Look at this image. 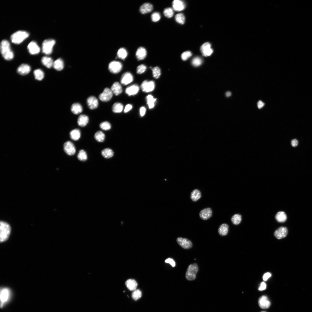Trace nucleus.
<instances>
[{"mask_svg": "<svg viewBox=\"0 0 312 312\" xmlns=\"http://www.w3.org/2000/svg\"><path fill=\"white\" fill-rule=\"evenodd\" d=\"M146 109L144 107H142L140 109V112L141 116H143L145 114Z\"/></svg>", "mask_w": 312, "mask_h": 312, "instance_id": "nucleus-53", "label": "nucleus"}, {"mask_svg": "<svg viewBox=\"0 0 312 312\" xmlns=\"http://www.w3.org/2000/svg\"><path fill=\"white\" fill-rule=\"evenodd\" d=\"M42 64L48 68H50L53 66V62L52 59L47 56H44L41 59Z\"/></svg>", "mask_w": 312, "mask_h": 312, "instance_id": "nucleus-26", "label": "nucleus"}, {"mask_svg": "<svg viewBox=\"0 0 312 312\" xmlns=\"http://www.w3.org/2000/svg\"><path fill=\"white\" fill-rule=\"evenodd\" d=\"M212 211L210 208H207L201 210L199 213L200 217L203 220H207L212 215Z\"/></svg>", "mask_w": 312, "mask_h": 312, "instance_id": "nucleus-19", "label": "nucleus"}, {"mask_svg": "<svg viewBox=\"0 0 312 312\" xmlns=\"http://www.w3.org/2000/svg\"><path fill=\"white\" fill-rule=\"evenodd\" d=\"M11 296V292L9 289L4 287L0 290V306L3 307L10 300Z\"/></svg>", "mask_w": 312, "mask_h": 312, "instance_id": "nucleus-4", "label": "nucleus"}, {"mask_svg": "<svg viewBox=\"0 0 312 312\" xmlns=\"http://www.w3.org/2000/svg\"><path fill=\"white\" fill-rule=\"evenodd\" d=\"M192 64L195 66H198L200 65L202 62L201 59L199 57H196L194 58L192 61Z\"/></svg>", "mask_w": 312, "mask_h": 312, "instance_id": "nucleus-47", "label": "nucleus"}, {"mask_svg": "<svg viewBox=\"0 0 312 312\" xmlns=\"http://www.w3.org/2000/svg\"><path fill=\"white\" fill-rule=\"evenodd\" d=\"M153 77L156 79L158 78L161 74L160 68L158 66H156L152 68Z\"/></svg>", "mask_w": 312, "mask_h": 312, "instance_id": "nucleus-44", "label": "nucleus"}, {"mask_svg": "<svg viewBox=\"0 0 312 312\" xmlns=\"http://www.w3.org/2000/svg\"><path fill=\"white\" fill-rule=\"evenodd\" d=\"M11 232V228L7 223L3 221L0 222V241L4 242L8 238Z\"/></svg>", "mask_w": 312, "mask_h": 312, "instance_id": "nucleus-2", "label": "nucleus"}, {"mask_svg": "<svg viewBox=\"0 0 312 312\" xmlns=\"http://www.w3.org/2000/svg\"><path fill=\"white\" fill-rule=\"evenodd\" d=\"M287 233L288 230L286 227H281L275 231L274 235L277 239H280L285 237Z\"/></svg>", "mask_w": 312, "mask_h": 312, "instance_id": "nucleus-14", "label": "nucleus"}, {"mask_svg": "<svg viewBox=\"0 0 312 312\" xmlns=\"http://www.w3.org/2000/svg\"><path fill=\"white\" fill-rule=\"evenodd\" d=\"M153 5L149 3H145L140 7V11L142 14H146L151 12L153 10Z\"/></svg>", "mask_w": 312, "mask_h": 312, "instance_id": "nucleus-23", "label": "nucleus"}, {"mask_svg": "<svg viewBox=\"0 0 312 312\" xmlns=\"http://www.w3.org/2000/svg\"><path fill=\"white\" fill-rule=\"evenodd\" d=\"M275 218L277 221L280 222H285L287 219V215L283 211L278 212L276 215Z\"/></svg>", "mask_w": 312, "mask_h": 312, "instance_id": "nucleus-32", "label": "nucleus"}, {"mask_svg": "<svg viewBox=\"0 0 312 312\" xmlns=\"http://www.w3.org/2000/svg\"><path fill=\"white\" fill-rule=\"evenodd\" d=\"M94 137L96 140L98 142H103L104 141L105 135L103 132L99 131L96 133Z\"/></svg>", "mask_w": 312, "mask_h": 312, "instance_id": "nucleus-37", "label": "nucleus"}, {"mask_svg": "<svg viewBox=\"0 0 312 312\" xmlns=\"http://www.w3.org/2000/svg\"><path fill=\"white\" fill-rule=\"evenodd\" d=\"M123 105L120 103H115L112 106V111L114 113H120L122 110Z\"/></svg>", "mask_w": 312, "mask_h": 312, "instance_id": "nucleus-38", "label": "nucleus"}, {"mask_svg": "<svg viewBox=\"0 0 312 312\" xmlns=\"http://www.w3.org/2000/svg\"><path fill=\"white\" fill-rule=\"evenodd\" d=\"M174 11L170 8H166L164 10L163 14L164 15L168 18L172 17L174 14Z\"/></svg>", "mask_w": 312, "mask_h": 312, "instance_id": "nucleus-43", "label": "nucleus"}, {"mask_svg": "<svg viewBox=\"0 0 312 312\" xmlns=\"http://www.w3.org/2000/svg\"><path fill=\"white\" fill-rule=\"evenodd\" d=\"M146 99L149 109H151L153 108L157 99L154 98L151 95L149 94L146 96Z\"/></svg>", "mask_w": 312, "mask_h": 312, "instance_id": "nucleus-31", "label": "nucleus"}, {"mask_svg": "<svg viewBox=\"0 0 312 312\" xmlns=\"http://www.w3.org/2000/svg\"><path fill=\"white\" fill-rule=\"evenodd\" d=\"M29 36V34L26 31H18L11 35L10 39L13 43L19 44L28 38Z\"/></svg>", "mask_w": 312, "mask_h": 312, "instance_id": "nucleus-3", "label": "nucleus"}, {"mask_svg": "<svg viewBox=\"0 0 312 312\" xmlns=\"http://www.w3.org/2000/svg\"><path fill=\"white\" fill-rule=\"evenodd\" d=\"M198 271V267L196 263L190 265L186 273V278L189 281L194 280L196 277V275Z\"/></svg>", "mask_w": 312, "mask_h": 312, "instance_id": "nucleus-6", "label": "nucleus"}, {"mask_svg": "<svg viewBox=\"0 0 312 312\" xmlns=\"http://www.w3.org/2000/svg\"><path fill=\"white\" fill-rule=\"evenodd\" d=\"M231 93L230 91H227L226 93V95L227 97H229L231 95Z\"/></svg>", "mask_w": 312, "mask_h": 312, "instance_id": "nucleus-58", "label": "nucleus"}, {"mask_svg": "<svg viewBox=\"0 0 312 312\" xmlns=\"http://www.w3.org/2000/svg\"><path fill=\"white\" fill-rule=\"evenodd\" d=\"M241 220V216L238 214H235L231 218L232 222L235 225H238L240 223Z\"/></svg>", "mask_w": 312, "mask_h": 312, "instance_id": "nucleus-41", "label": "nucleus"}, {"mask_svg": "<svg viewBox=\"0 0 312 312\" xmlns=\"http://www.w3.org/2000/svg\"><path fill=\"white\" fill-rule=\"evenodd\" d=\"M77 157L78 159L80 161H85L87 159V153L84 150H81L79 152L77 155Z\"/></svg>", "mask_w": 312, "mask_h": 312, "instance_id": "nucleus-40", "label": "nucleus"}, {"mask_svg": "<svg viewBox=\"0 0 312 312\" xmlns=\"http://www.w3.org/2000/svg\"><path fill=\"white\" fill-rule=\"evenodd\" d=\"M27 49L29 53L31 55L38 53L40 49L36 42L34 41L30 42L27 46Z\"/></svg>", "mask_w": 312, "mask_h": 312, "instance_id": "nucleus-13", "label": "nucleus"}, {"mask_svg": "<svg viewBox=\"0 0 312 312\" xmlns=\"http://www.w3.org/2000/svg\"><path fill=\"white\" fill-rule=\"evenodd\" d=\"M100 128L102 130L107 131L110 129L111 128V125L107 121L101 122L99 125Z\"/></svg>", "mask_w": 312, "mask_h": 312, "instance_id": "nucleus-45", "label": "nucleus"}, {"mask_svg": "<svg viewBox=\"0 0 312 312\" xmlns=\"http://www.w3.org/2000/svg\"><path fill=\"white\" fill-rule=\"evenodd\" d=\"M72 112L74 114H78L83 111L81 105L78 103H75L72 104L71 108Z\"/></svg>", "mask_w": 312, "mask_h": 312, "instance_id": "nucleus-29", "label": "nucleus"}, {"mask_svg": "<svg viewBox=\"0 0 312 312\" xmlns=\"http://www.w3.org/2000/svg\"><path fill=\"white\" fill-rule=\"evenodd\" d=\"M291 144L293 147L297 146L298 144V141L296 139H294L291 141Z\"/></svg>", "mask_w": 312, "mask_h": 312, "instance_id": "nucleus-56", "label": "nucleus"}, {"mask_svg": "<svg viewBox=\"0 0 312 312\" xmlns=\"http://www.w3.org/2000/svg\"><path fill=\"white\" fill-rule=\"evenodd\" d=\"M35 78L38 80L41 81L44 77V73L42 70L40 69H36L34 71Z\"/></svg>", "mask_w": 312, "mask_h": 312, "instance_id": "nucleus-36", "label": "nucleus"}, {"mask_svg": "<svg viewBox=\"0 0 312 312\" xmlns=\"http://www.w3.org/2000/svg\"><path fill=\"white\" fill-rule=\"evenodd\" d=\"M271 276V274L269 272L266 273L263 275V279L265 281H266Z\"/></svg>", "mask_w": 312, "mask_h": 312, "instance_id": "nucleus-52", "label": "nucleus"}, {"mask_svg": "<svg viewBox=\"0 0 312 312\" xmlns=\"http://www.w3.org/2000/svg\"><path fill=\"white\" fill-rule=\"evenodd\" d=\"M122 64L118 61H112L109 65V70L111 73L114 74H117L119 72L122 70Z\"/></svg>", "mask_w": 312, "mask_h": 312, "instance_id": "nucleus-7", "label": "nucleus"}, {"mask_svg": "<svg viewBox=\"0 0 312 312\" xmlns=\"http://www.w3.org/2000/svg\"><path fill=\"white\" fill-rule=\"evenodd\" d=\"M200 50L203 55L205 57L210 55L213 52L211 44L208 42L203 44L201 46Z\"/></svg>", "mask_w": 312, "mask_h": 312, "instance_id": "nucleus-11", "label": "nucleus"}, {"mask_svg": "<svg viewBox=\"0 0 312 312\" xmlns=\"http://www.w3.org/2000/svg\"><path fill=\"white\" fill-rule=\"evenodd\" d=\"M113 94L111 89L106 88L104 89L102 93L99 95V98L102 101L107 102L112 97Z\"/></svg>", "mask_w": 312, "mask_h": 312, "instance_id": "nucleus-9", "label": "nucleus"}, {"mask_svg": "<svg viewBox=\"0 0 312 312\" xmlns=\"http://www.w3.org/2000/svg\"><path fill=\"white\" fill-rule=\"evenodd\" d=\"M101 153L104 157L109 159L113 156L114 153L111 149L109 148H105L102 151Z\"/></svg>", "mask_w": 312, "mask_h": 312, "instance_id": "nucleus-34", "label": "nucleus"}, {"mask_svg": "<svg viewBox=\"0 0 312 312\" xmlns=\"http://www.w3.org/2000/svg\"><path fill=\"white\" fill-rule=\"evenodd\" d=\"M228 230V225L226 224H223L220 226L218 229V232L220 235L225 236L227 234Z\"/></svg>", "mask_w": 312, "mask_h": 312, "instance_id": "nucleus-33", "label": "nucleus"}, {"mask_svg": "<svg viewBox=\"0 0 312 312\" xmlns=\"http://www.w3.org/2000/svg\"><path fill=\"white\" fill-rule=\"evenodd\" d=\"M147 55V51L145 48L142 47H139L137 50L135 55L138 60H141L144 59Z\"/></svg>", "mask_w": 312, "mask_h": 312, "instance_id": "nucleus-22", "label": "nucleus"}, {"mask_svg": "<svg viewBox=\"0 0 312 312\" xmlns=\"http://www.w3.org/2000/svg\"><path fill=\"white\" fill-rule=\"evenodd\" d=\"M87 103L89 107L91 109L96 108L99 104L98 99L93 96L89 97L87 100Z\"/></svg>", "mask_w": 312, "mask_h": 312, "instance_id": "nucleus-17", "label": "nucleus"}, {"mask_svg": "<svg viewBox=\"0 0 312 312\" xmlns=\"http://www.w3.org/2000/svg\"><path fill=\"white\" fill-rule=\"evenodd\" d=\"M31 69V67L29 65L23 64L18 67L17 72L20 75H25L28 74L30 72Z\"/></svg>", "mask_w": 312, "mask_h": 312, "instance_id": "nucleus-18", "label": "nucleus"}, {"mask_svg": "<svg viewBox=\"0 0 312 312\" xmlns=\"http://www.w3.org/2000/svg\"><path fill=\"white\" fill-rule=\"evenodd\" d=\"M132 108V105L129 104L127 105L124 109V112L125 113H127L130 111Z\"/></svg>", "mask_w": 312, "mask_h": 312, "instance_id": "nucleus-54", "label": "nucleus"}, {"mask_svg": "<svg viewBox=\"0 0 312 312\" xmlns=\"http://www.w3.org/2000/svg\"><path fill=\"white\" fill-rule=\"evenodd\" d=\"M64 63L63 60L59 58L55 60L53 63V67L57 71H61L64 67Z\"/></svg>", "mask_w": 312, "mask_h": 312, "instance_id": "nucleus-28", "label": "nucleus"}, {"mask_svg": "<svg viewBox=\"0 0 312 312\" xmlns=\"http://www.w3.org/2000/svg\"><path fill=\"white\" fill-rule=\"evenodd\" d=\"M177 241L178 244L183 248L188 249L192 246L191 242L187 239L179 237L177 239Z\"/></svg>", "mask_w": 312, "mask_h": 312, "instance_id": "nucleus-12", "label": "nucleus"}, {"mask_svg": "<svg viewBox=\"0 0 312 312\" xmlns=\"http://www.w3.org/2000/svg\"><path fill=\"white\" fill-rule=\"evenodd\" d=\"M264 105V103L260 100L257 103V107L259 109H261L263 107Z\"/></svg>", "mask_w": 312, "mask_h": 312, "instance_id": "nucleus-57", "label": "nucleus"}, {"mask_svg": "<svg viewBox=\"0 0 312 312\" xmlns=\"http://www.w3.org/2000/svg\"><path fill=\"white\" fill-rule=\"evenodd\" d=\"M258 303L260 307L263 309H268L271 304L268 297L265 296H263L259 298Z\"/></svg>", "mask_w": 312, "mask_h": 312, "instance_id": "nucleus-15", "label": "nucleus"}, {"mask_svg": "<svg viewBox=\"0 0 312 312\" xmlns=\"http://www.w3.org/2000/svg\"><path fill=\"white\" fill-rule=\"evenodd\" d=\"M55 43V40L52 39H48L44 40L42 44V52L47 55L51 54L52 52L53 47Z\"/></svg>", "mask_w": 312, "mask_h": 312, "instance_id": "nucleus-5", "label": "nucleus"}, {"mask_svg": "<svg viewBox=\"0 0 312 312\" xmlns=\"http://www.w3.org/2000/svg\"><path fill=\"white\" fill-rule=\"evenodd\" d=\"M152 21L154 22L158 21L161 18L160 14L158 12H155L153 13L151 15Z\"/></svg>", "mask_w": 312, "mask_h": 312, "instance_id": "nucleus-48", "label": "nucleus"}, {"mask_svg": "<svg viewBox=\"0 0 312 312\" xmlns=\"http://www.w3.org/2000/svg\"><path fill=\"white\" fill-rule=\"evenodd\" d=\"M265 312V311H263V312Z\"/></svg>", "mask_w": 312, "mask_h": 312, "instance_id": "nucleus-59", "label": "nucleus"}, {"mask_svg": "<svg viewBox=\"0 0 312 312\" xmlns=\"http://www.w3.org/2000/svg\"><path fill=\"white\" fill-rule=\"evenodd\" d=\"M141 296V292L139 289L135 290L132 294V298L135 300H137L140 298Z\"/></svg>", "mask_w": 312, "mask_h": 312, "instance_id": "nucleus-46", "label": "nucleus"}, {"mask_svg": "<svg viewBox=\"0 0 312 312\" xmlns=\"http://www.w3.org/2000/svg\"><path fill=\"white\" fill-rule=\"evenodd\" d=\"M71 138L75 141L78 140L81 136V132L78 129H75L72 130L70 133Z\"/></svg>", "mask_w": 312, "mask_h": 312, "instance_id": "nucleus-30", "label": "nucleus"}, {"mask_svg": "<svg viewBox=\"0 0 312 312\" xmlns=\"http://www.w3.org/2000/svg\"><path fill=\"white\" fill-rule=\"evenodd\" d=\"M127 287L130 291H134L136 290L138 284L136 281L134 279H129L125 282Z\"/></svg>", "mask_w": 312, "mask_h": 312, "instance_id": "nucleus-27", "label": "nucleus"}, {"mask_svg": "<svg viewBox=\"0 0 312 312\" xmlns=\"http://www.w3.org/2000/svg\"><path fill=\"white\" fill-rule=\"evenodd\" d=\"M165 262L169 263L173 267H174L175 265L174 261L171 258H168L166 259L165 261Z\"/></svg>", "mask_w": 312, "mask_h": 312, "instance_id": "nucleus-51", "label": "nucleus"}, {"mask_svg": "<svg viewBox=\"0 0 312 312\" xmlns=\"http://www.w3.org/2000/svg\"><path fill=\"white\" fill-rule=\"evenodd\" d=\"M201 197V192L198 189L194 190L191 193L190 198L193 201H197Z\"/></svg>", "mask_w": 312, "mask_h": 312, "instance_id": "nucleus-35", "label": "nucleus"}, {"mask_svg": "<svg viewBox=\"0 0 312 312\" xmlns=\"http://www.w3.org/2000/svg\"><path fill=\"white\" fill-rule=\"evenodd\" d=\"M266 287V284L264 282H262L261 283L260 285V287H259V289L260 291H262L265 289Z\"/></svg>", "mask_w": 312, "mask_h": 312, "instance_id": "nucleus-55", "label": "nucleus"}, {"mask_svg": "<svg viewBox=\"0 0 312 312\" xmlns=\"http://www.w3.org/2000/svg\"><path fill=\"white\" fill-rule=\"evenodd\" d=\"M173 9L177 11H180L184 10L185 5L184 2L180 0H174L172 2Z\"/></svg>", "mask_w": 312, "mask_h": 312, "instance_id": "nucleus-20", "label": "nucleus"}, {"mask_svg": "<svg viewBox=\"0 0 312 312\" xmlns=\"http://www.w3.org/2000/svg\"><path fill=\"white\" fill-rule=\"evenodd\" d=\"M139 87L136 84H133L127 87L125 90V92L129 96L136 94L139 90Z\"/></svg>", "mask_w": 312, "mask_h": 312, "instance_id": "nucleus-21", "label": "nucleus"}, {"mask_svg": "<svg viewBox=\"0 0 312 312\" xmlns=\"http://www.w3.org/2000/svg\"><path fill=\"white\" fill-rule=\"evenodd\" d=\"M192 55L191 52L189 51H187L183 53L181 55V58L183 60H186Z\"/></svg>", "mask_w": 312, "mask_h": 312, "instance_id": "nucleus-50", "label": "nucleus"}, {"mask_svg": "<svg viewBox=\"0 0 312 312\" xmlns=\"http://www.w3.org/2000/svg\"><path fill=\"white\" fill-rule=\"evenodd\" d=\"M65 152L68 155H73L76 152V149L73 144L70 141L65 142L63 146Z\"/></svg>", "mask_w": 312, "mask_h": 312, "instance_id": "nucleus-10", "label": "nucleus"}, {"mask_svg": "<svg viewBox=\"0 0 312 312\" xmlns=\"http://www.w3.org/2000/svg\"><path fill=\"white\" fill-rule=\"evenodd\" d=\"M0 51L1 54L7 60H10L14 57V54L11 50L9 42L5 40H3L0 44Z\"/></svg>", "mask_w": 312, "mask_h": 312, "instance_id": "nucleus-1", "label": "nucleus"}, {"mask_svg": "<svg viewBox=\"0 0 312 312\" xmlns=\"http://www.w3.org/2000/svg\"><path fill=\"white\" fill-rule=\"evenodd\" d=\"M141 87L142 90L146 92L152 91L155 88L154 82L153 81L145 80L142 83Z\"/></svg>", "mask_w": 312, "mask_h": 312, "instance_id": "nucleus-8", "label": "nucleus"}, {"mask_svg": "<svg viewBox=\"0 0 312 312\" xmlns=\"http://www.w3.org/2000/svg\"><path fill=\"white\" fill-rule=\"evenodd\" d=\"M117 55L119 58L124 60L127 55V52L125 49L121 48L118 50L117 53Z\"/></svg>", "mask_w": 312, "mask_h": 312, "instance_id": "nucleus-39", "label": "nucleus"}, {"mask_svg": "<svg viewBox=\"0 0 312 312\" xmlns=\"http://www.w3.org/2000/svg\"><path fill=\"white\" fill-rule=\"evenodd\" d=\"M133 80L132 75L129 72L124 73L121 79V83L124 85H127L131 82Z\"/></svg>", "mask_w": 312, "mask_h": 312, "instance_id": "nucleus-16", "label": "nucleus"}, {"mask_svg": "<svg viewBox=\"0 0 312 312\" xmlns=\"http://www.w3.org/2000/svg\"><path fill=\"white\" fill-rule=\"evenodd\" d=\"M111 90L112 93L116 95H119L122 93V91L121 86L117 82H116L113 84L111 88Z\"/></svg>", "mask_w": 312, "mask_h": 312, "instance_id": "nucleus-24", "label": "nucleus"}, {"mask_svg": "<svg viewBox=\"0 0 312 312\" xmlns=\"http://www.w3.org/2000/svg\"><path fill=\"white\" fill-rule=\"evenodd\" d=\"M175 18L176 21L178 23L181 24H183L185 23V17L183 14L179 13L177 14Z\"/></svg>", "mask_w": 312, "mask_h": 312, "instance_id": "nucleus-42", "label": "nucleus"}, {"mask_svg": "<svg viewBox=\"0 0 312 312\" xmlns=\"http://www.w3.org/2000/svg\"><path fill=\"white\" fill-rule=\"evenodd\" d=\"M88 121L89 118L87 116L84 114H81L78 118L77 123L79 126L84 127L87 125Z\"/></svg>", "mask_w": 312, "mask_h": 312, "instance_id": "nucleus-25", "label": "nucleus"}, {"mask_svg": "<svg viewBox=\"0 0 312 312\" xmlns=\"http://www.w3.org/2000/svg\"><path fill=\"white\" fill-rule=\"evenodd\" d=\"M146 66L142 64L138 66L137 68V72L139 74H141L144 73L146 69Z\"/></svg>", "mask_w": 312, "mask_h": 312, "instance_id": "nucleus-49", "label": "nucleus"}]
</instances>
